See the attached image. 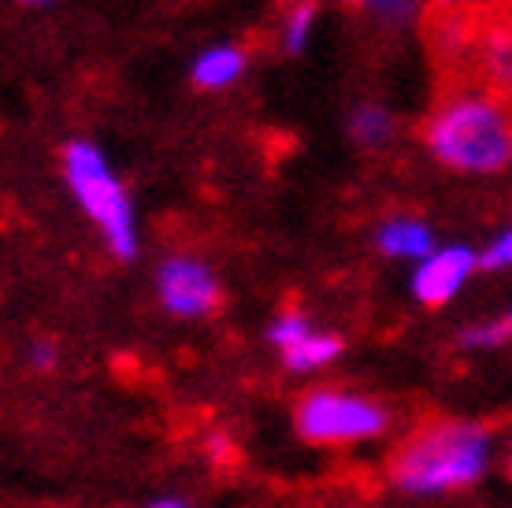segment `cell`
I'll list each match as a JSON object with an SVG mask.
<instances>
[{
  "mask_svg": "<svg viewBox=\"0 0 512 508\" xmlns=\"http://www.w3.org/2000/svg\"><path fill=\"white\" fill-rule=\"evenodd\" d=\"M242 75V52L238 49H208L193 64V82L205 89H219Z\"/></svg>",
  "mask_w": 512,
  "mask_h": 508,
  "instance_id": "30bf717a",
  "label": "cell"
},
{
  "mask_svg": "<svg viewBox=\"0 0 512 508\" xmlns=\"http://www.w3.org/2000/svg\"><path fill=\"white\" fill-rule=\"evenodd\" d=\"M294 427L308 445H364L383 438L390 412L357 390L316 386L297 401Z\"/></svg>",
  "mask_w": 512,
  "mask_h": 508,
  "instance_id": "3957f363",
  "label": "cell"
},
{
  "mask_svg": "<svg viewBox=\"0 0 512 508\" xmlns=\"http://www.w3.org/2000/svg\"><path fill=\"white\" fill-rule=\"evenodd\" d=\"M268 342L275 345L282 368L294 375H312V371L327 368L342 353V338L331 331L312 327L305 316L297 312H282L275 323L268 327Z\"/></svg>",
  "mask_w": 512,
  "mask_h": 508,
  "instance_id": "8992f818",
  "label": "cell"
},
{
  "mask_svg": "<svg viewBox=\"0 0 512 508\" xmlns=\"http://www.w3.org/2000/svg\"><path fill=\"white\" fill-rule=\"evenodd\" d=\"M494 434L483 423L446 420L412 434L394 453L390 479L409 497H442L475 486L490 471Z\"/></svg>",
  "mask_w": 512,
  "mask_h": 508,
  "instance_id": "6da1fadb",
  "label": "cell"
},
{
  "mask_svg": "<svg viewBox=\"0 0 512 508\" xmlns=\"http://www.w3.org/2000/svg\"><path fill=\"white\" fill-rule=\"evenodd\" d=\"M26 4H45V0H26Z\"/></svg>",
  "mask_w": 512,
  "mask_h": 508,
  "instance_id": "ac0fdd59",
  "label": "cell"
},
{
  "mask_svg": "<svg viewBox=\"0 0 512 508\" xmlns=\"http://www.w3.org/2000/svg\"><path fill=\"white\" fill-rule=\"evenodd\" d=\"M26 364L34 371H49L52 364H56V345L49 342V338H38V342L26 345Z\"/></svg>",
  "mask_w": 512,
  "mask_h": 508,
  "instance_id": "5bb4252c",
  "label": "cell"
},
{
  "mask_svg": "<svg viewBox=\"0 0 512 508\" xmlns=\"http://www.w3.org/2000/svg\"><path fill=\"white\" fill-rule=\"evenodd\" d=\"M509 471H512V453H509Z\"/></svg>",
  "mask_w": 512,
  "mask_h": 508,
  "instance_id": "d6986e66",
  "label": "cell"
},
{
  "mask_svg": "<svg viewBox=\"0 0 512 508\" xmlns=\"http://www.w3.org/2000/svg\"><path fill=\"white\" fill-rule=\"evenodd\" d=\"M386 134H390V119H386L383 108L368 104V108H357V112H353V138L357 141L379 145V141H386Z\"/></svg>",
  "mask_w": 512,
  "mask_h": 508,
  "instance_id": "7c38bea8",
  "label": "cell"
},
{
  "mask_svg": "<svg viewBox=\"0 0 512 508\" xmlns=\"http://www.w3.org/2000/svg\"><path fill=\"white\" fill-rule=\"evenodd\" d=\"M145 508H197V505L182 501V497H156V501H149Z\"/></svg>",
  "mask_w": 512,
  "mask_h": 508,
  "instance_id": "2e32d148",
  "label": "cell"
},
{
  "mask_svg": "<svg viewBox=\"0 0 512 508\" xmlns=\"http://www.w3.org/2000/svg\"><path fill=\"white\" fill-rule=\"evenodd\" d=\"M67 182L75 190L78 204L90 212V219L101 227L108 249L119 256V260H130L138 253V234H134V216H130V201L123 186L116 182V175L108 171L104 156L86 145V141H75L67 145Z\"/></svg>",
  "mask_w": 512,
  "mask_h": 508,
  "instance_id": "277c9868",
  "label": "cell"
},
{
  "mask_svg": "<svg viewBox=\"0 0 512 508\" xmlns=\"http://www.w3.org/2000/svg\"><path fill=\"white\" fill-rule=\"evenodd\" d=\"M479 64L487 82L501 93H512V26H490L479 34Z\"/></svg>",
  "mask_w": 512,
  "mask_h": 508,
  "instance_id": "9c48e42d",
  "label": "cell"
},
{
  "mask_svg": "<svg viewBox=\"0 0 512 508\" xmlns=\"http://www.w3.org/2000/svg\"><path fill=\"white\" fill-rule=\"evenodd\" d=\"M479 267V256L464 245H446L420 260L412 271V297L427 308L449 305L457 293L464 290V282L472 279V271Z\"/></svg>",
  "mask_w": 512,
  "mask_h": 508,
  "instance_id": "52a82bcc",
  "label": "cell"
},
{
  "mask_svg": "<svg viewBox=\"0 0 512 508\" xmlns=\"http://www.w3.org/2000/svg\"><path fill=\"white\" fill-rule=\"evenodd\" d=\"M512 342V308L501 312V316H490L483 323H472L468 331L461 334V345L472 349V353H490V349H501V345Z\"/></svg>",
  "mask_w": 512,
  "mask_h": 508,
  "instance_id": "8fae6325",
  "label": "cell"
},
{
  "mask_svg": "<svg viewBox=\"0 0 512 508\" xmlns=\"http://www.w3.org/2000/svg\"><path fill=\"white\" fill-rule=\"evenodd\" d=\"M479 264H483V267H512V230H509V234H501L498 242L479 256Z\"/></svg>",
  "mask_w": 512,
  "mask_h": 508,
  "instance_id": "9a60e30c",
  "label": "cell"
},
{
  "mask_svg": "<svg viewBox=\"0 0 512 508\" xmlns=\"http://www.w3.org/2000/svg\"><path fill=\"white\" fill-rule=\"evenodd\" d=\"M160 305L179 319H201L219 305V282L201 260L171 256L156 271Z\"/></svg>",
  "mask_w": 512,
  "mask_h": 508,
  "instance_id": "5b68a950",
  "label": "cell"
},
{
  "mask_svg": "<svg viewBox=\"0 0 512 508\" xmlns=\"http://www.w3.org/2000/svg\"><path fill=\"white\" fill-rule=\"evenodd\" d=\"M364 4H386V8H397L401 0H364Z\"/></svg>",
  "mask_w": 512,
  "mask_h": 508,
  "instance_id": "e0dca14e",
  "label": "cell"
},
{
  "mask_svg": "<svg viewBox=\"0 0 512 508\" xmlns=\"http://www.w3.org/2000/svg\"><path fill=\"white\" fill-rule=\"evenodd\" d=\"M379 249L386 256H394V260H416L420 264V260L435 253V238L416 219H394V223H386L379 230Z\"/></svg>",
  "mask_w": 512,
  "mask_h": 508,
  "instance_id": "ba28073f",
  "label": "cell"
},
{
  "mask_svg": "<svg viewBox=\"0 0 512 508\" xmlns=\"http://www.w3.org/2000/svg\"><path fill=\"white\" fill-rule=\"evenodd\" d=\"M442 4H449V0H442Z\"/></svg>",
  "mask_w": 512,
  "mask_h": 508,
  "instance_id": "ffe728a7",
  "label": "cell"
},
{
  "mask_svg": "<svg viewBox=\"0 0 512 508\" xmlns=\"http://www.w3.org/2000/svg\"><path fill=\"white\" fill-rule=\"evenodd\" d=\"M427 145L449 167L498 171L512 164V112L498 97H461L438 108Z\"/></svg>",
  "mask_w": 512,
  "mask_h": 508,
  "instance_id": "7a4b0ae2",
  "label": "cell"
},
{
  "mask_svg": "<svg viewBox=\"0 0 512 508\" xmlns=\"http://www.w3.org/2000/svg\"><path fill=\"white\" fill-rule=\"evenodd\" d=\"M312 19H316V4H297L294 15H290V23H286V49L297 52L305 45Z\"/></svg>",
  "mask_w": 512,
  "mask_h": 508,
  "instance_id": "4fadbf2b",
  "label": "cell"
}]
</instances>
